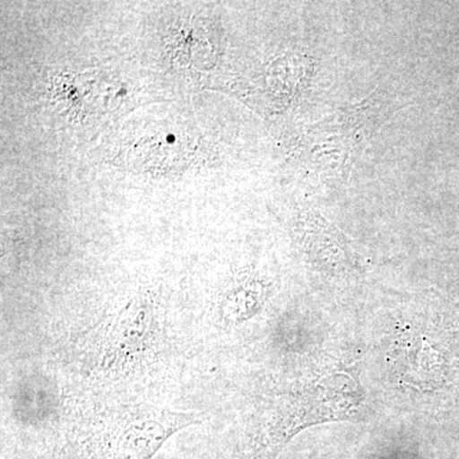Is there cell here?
Segmentation results:
<instances>
[{
  "mask_svg": "<svg viewBox=\"0 0 459 459\" xmlns=\"http://www.w3.org/2000/svg\"><path fill=\"white\" fill-rule=\"evenodd\" d=\"M267 289L262 281L244 277L223 291L219 303V318L226 327H234L256 316L267 300Z\"/></svg>",
  "mask_w": 459,
  "mask_h": 459,
  "instance_id": "3",
  "label": "cell"
},
{
  "mask_svg": "<svg viewBox=\"0 0 459 459\" xmlns=\"http://www.w3.org/2000/svg\"><path fill=\"white\" fill-rule=\"evenodd\" d=\"M198 424L193 413L150 404L101 407L71 425L59 459H153L172 435Z\"/></svg>",
  "mask_w": 459,
  "mask_h": 459,
  "instance_id": "1",
  "label": "cell"
},
{
  "mask_svg": "<svg viewBox=\"0 0 459 459\" xmlns=\"http://www.w3.org/2000/svg\"><path fill=\"white\" fill-rule=\"evenodd\" d=\"M91 334V355L98 369L107 373L133 369L159 351L162 340L159 304L151 294L134 296L108 312Z\"/></svg>",
  "mask_w": 459,
  "mask_h": 459,
  "instance_id": "2",
  "label": "cell"
}]
</instances>
